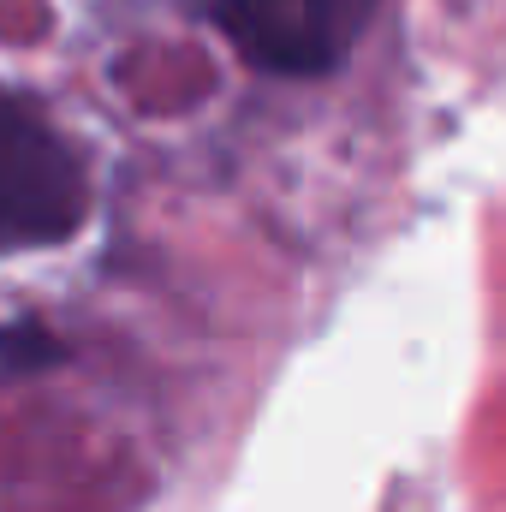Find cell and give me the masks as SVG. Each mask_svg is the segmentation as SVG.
<instances>
[{
  "instance_id": "obj_2",
  "label": "cell",
  "mask_w": 506,
  "mask_h": 512,
  "mask_svg": "<svg viewBox=\"0 0 506 512\" xmlns=\"http://www.w3.org/2000/svg\"><path fill=\"white\" fill-rule=\"evenodd\" d=\"M376 0H215L227 42L274 78H322L364 36Z\"/></svg>"
},
{
  "instance_id": "obj_1",
  "label": "cell",
  "mask_w": 506,
  "mask_h": 512,
  "mask_svg": "<svg viewBox=\"0 0 506 512\" xmlns=\"http://www.w3.org/2000/svg\"><path fill=\"white\" fill-rule=\"evenodd\" d=\"M90 215V179L78 149L48 126V114L0 90V256L54 251L78 239Z\"/></svg>"
}]
</instances>
